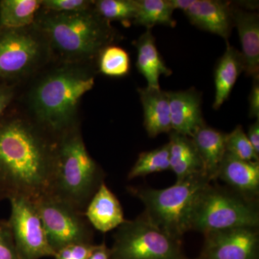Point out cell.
Returning <instances> with one entry per match:
<instances>
[{
	"label": "cell",
	"instance_id": "7c38bea8",
	"mask_svg": "<svg viewBox=\"0 0 259 259\" xmlns=\"http://www.w3.org/2000/svg\"><path fill=\"white\" fill-rule=\"evenodd\" d=\"M233 11L228 2L194 0L185 14L195 26L228 39L233 25Z\"/></svg>",
	"mask_w": 259,
	"mask_h": 259
},
{
	"label": "cell",
	"instance_id": "6da1fadb",
	"mask_svg": "<svg viewBox=\"0 0 259 259\" xmlns=\"http://www.w3.org/2000/svg\"><path fill=\"white\" fill-rule=\"evenodd\" d=\"M56 138L37 123L5 115L0 120V186L6 199L37 200L49 193Z\"/></svg>",
	"mask_w": 259,
	"mask_h": 259
},
{
	"label": "cell",
	"instance_id": "d6986e66",
	"mask_svg": "<svg viewBox=\"0 0 259 259\" xmlns=\"http://www.w3.org/2000/svg\"><path fill=\"white\" fill-rule=\"evenodd\" d=\"M168 144L170 170L176 175L177 182L204 171L202 159L191 138L171 131Z\"/></svg>",
	"mask_w": 259,
	"mask_h": 259
},
{
	"label": "cell",
	"instance_id": "44dd1931",
	"mask_svg": "<svg viewBox=\"0 0 259 259\" xmlns=\"http://www.w3.org/2000/svg\"><path fill=\"white\" fill-rule=\"evenodd\" d=\"M243 71L244 65L241 52L227 44L226 52L218 61L214 73V110L219 109L228 100L237 79Z\"/></svg>",
	"mask_w": 259,
	"mask_h": 259
},
{
	"label": "cell",
	"instance_id": "5b68a950",
	"mask_svg": "<svg viewBox=\"0 0 259 259\" xmlns=\"http://www.w3.org/2000/svg\"><path fill=\"white\" fill-rule=\"evenodd\" d=\"M204 171L186 177L163 190L133 189L145 206L144 215L168 236L182 241L191 230V219L197 198L210 184Z\"/></svg>",
	"mask_w": 259,
	"mask_h": 259
},
{
	"label": "cell",
	"instance_id": "484cf974",
	"mask_svg": "<svg viewBox=\"0 0 259 259\" xmlns=\"http://www.w3.org/2000/svg\"><path fill=\"white\" fill-rule=\"evenodd\" d=\"M99 67L100 72L109 76H125L131 69L128 54L116 46H108L100 54Z\"/></svg>",
	"mask_w": 259,
	"mask_h": 259
},
{
	"label": "cell",
	"instance_id": "603a6c76",
	"mask_svg": "<svg viewBox=\"0 0 259 259\" xmlns=\"http://www.w3.org/2000/svg\"><path fill=\"white\" fill-rule=\"evenodd\" d=\"M137 13L134 23L151 30L156 25L175 27L172 15L174 10L168 0H136Z\"/></svg>",
	"mask_w": 259,
	"mask_h": 259
},
{
	"label": "cell",
	"instance_id": "e0dca14e",
	"mask_svg": "<svg viewBox=\"0 0 259 259\" xmlns=\"http://www.w3.org/2000/svg\"><path fill=\"white\" fill-rule=\"evenodd\" d=\"M144 107V126L150 137L172 131L168 93L160 89L139 90Z\"/></svg>",
	"mask_w": 259,
	"mask_h": 259
},
{
	"label": "cell",
	"instance_id": "ffe728a7",
	"mask_svg": "<svg viewBox=\"0 0 259 259\" xmlns=\"http://www.w3.org/2000/svg\"><path fill=\"white\" fill-rule=\"evenodd\" d=\"M135 46L138 51L136 66L147 81V88L160 89V76H170L172 71L161 59L151 30L147 29L136 40Z\"/></svg>",
	"mask_w": 259,
	"mask_h": 259
},
{
	"label": "cell",
	"instance_id": "836d02e7",
	"mask_svg": "<svg viewBox=\"0 0 259 259\" xmlns=\"http://www.w3.org/2000/svg\"><path fill=\"white\" fill-rule=\"evenodd\" d=\"M111 249L105 244V242L101 244L95 245V248L88 259H110Z\"/></svg>",
	"mask_w": 259,
	"mask_h": 259
},
{
	"label": "cell",
	"instance_id": "f1b7e54d",
	"mask_svg": "<svg viewBox=\"0 0 259 259\" xmlns=\"http://www.w3.org/2000/svg\"><path fill=\"white\" fill-rule=\"evenodd\" d=\"M0 259H20L8 221L0 220Z\"/></svg>",
	"mask_w": 259,
	"mask_h": 259
},
{
	"label": "cell",
	"instance_id": "3957f363",
	"mask_svg": "<svg viewBox=\"0 0 259 259\" xmlns=\"http://www.w3.org/2000/svg\"><path fill=\"white\" fill-rule=\"evenodd\" d=\"M37 28L49 49L69 63L100 55L115 35L110 23L94 8L79 13L49 12Z\"/></svg>",
	"mask_w": 259,
	"mask_h": 259
},
{
	"label": "cell",
	"instance_id": "83f0119b",
	"mask_svg": "<svg viewBox=\"0 0 259 259\" xmlns=\"http://www.w3.org/2000/svg\"><path fill=\"white\" fill-rule=\"evenodd\" d=\"M93 5L87 0H44L41 6L54 13H79L92 9Z\"/></svg>",
	"mask_w": 259,
	"mask_h": 259
},
{
	"label": "cell",
	"instance_id": "ac0fdd59",
	"mask_svg": "<svg viewBox=\"0 0 259 259\" xmlns=\"http://www.w3.org/2000/svg\"><path fill=\"white\" fill-rule=\"evenodd\" d=\"M226 137L227 134L204 124L191 138L202 159L204 172L212 181L217 179L226 153Z\"/></svg>",
	"mask_w": 259,
	"mask_h": 259
},
{
	"label": "cell",
	"instance_id": "4fadbf2b",
	"mask_svg": "<svg viewBox=\"0 0 259 259\" xmlns=\"http://www.w3.org/2000/svg\"><path fill=\"white\" fill-rule=\"evenodd\" d=\"M167 93L172 131L192 138L196 131L204 125L200 95L194 89Z\"/></svg>",
	"mask_w": 259,
	"mask_h": 259
},
{
	"label": "cell",
	"instance_id": "7a4b0ae2",
	"mask_svg": "<svg viewBox=\"0 0 259 259\" xmlns=\"http://www.w3.org/2000/svg\"><path fill=\"white\" fill-rule=\"evenodd\" d=\"M103 182L101 169L88 153L76 126L56 138L48 194L84 214Z\"/></svg>",
	"mask_w": 259,
	"mask_h": 259
},
{
	"label": "cell",
	"instance_id": "9c48e42d",
	"mask_svg": "<svg viewBox=\"0 0 259 259\" xmlns=\"http://www.w3.org/2000/svg\"><path fill=\"white\" fill-rule=\"evenodd\" d=\"M54 251L76 243H93V227L83 213L49 194L34 201Z\"/></svg>",
	"mask_w": 259,
	"mask_h": 259
},
{
	"label": "cell",
	"instance_id": "f546056e",
	"mask_svg": "<svg viewBox=\"0 0 259 259\" xmlns=\"http://www.w3.org/2000/svg\"><path fill=\"white\" fill-rule=\"evenodd\" d=\"M94 243H76L56 252L54 259H88L95 248Z\"/></svg>",
	"mask_w": 259,
	"mask_h": 259
},
{
	"label": "cell",
	"instance_id": "d4e9b609",
	"mask_svg": "<svg viewBox=\"0 0 259 259\" xmlns=\"http://www.w3.org/2000/svg\"><path fill=\"white\" fill-rule=\"evenodd\" d=\"M94 9L107 21H134L137 13L136 0H99L94 2Z\"/></svg>",
	"mask_w": 259,
	"mask_h": 259
},
{
	"label": "cell",
	"instance_id": "ba28073f",
	"mask_svg": "<svg viewBox=\"0 0 259 259\" xmlns=\"http://www.w3.org/2000/svg\"><path fill=\"white\" fill-rule=\"evenodd\" d=\"M47 51V42L39 30L0 27V82L13 84L30 74Z\"/></svg>",
	"mask_w": 259,
	"mask_h": 259
},
{
	"label": "cell",
	"instance_id": "2e32d148",
	"mask_svg": "<svg viewBox=\"0 0 259 259\" xmlns=\"http://www.w3.org/2000/svg\"><path fill=\"white\" fill-rule=\"evenodd\" d=\"M233 25L241 40L244 72L253 79L259 74V18L257 13L233 8Z\"/></svg>",
	"mask_w": 259,
	"mask_h": 259
},
{
	"label": "cell",
	"instance_id": "d6a6232c",
	"mask_svg": "<svg viewBox=\"0 0 259 259\" xmlns=\"http://www.w3.org/2000/svg\"><path fill=\"white\" fill-rule=\"evenodd\" d=\"M246 136L255 152L259 155V119L250 126Z\"/></svg>",
	"mask_w": 259,
	"mask_h": 259
},
{
	"label": "cell",
	"instance_id": "d590c367",
	"mask_svg": "<svg viewBox=\"0 0 259 259\" xmlns=\"http://www.w3.org/2000/svg\"><path fill=\"white\" fill-rule=\"evenodd\" d=\"M4 199H6V196H5L4 191H3V188L0 186V201Z\"/></svg>",
	"mask_w": 259,
	"mask_h": 259
},
{
	"label": "cell",
	"instance_id": "277c9868",
	"mask_svg": "<svg viewBox=\"0 0 259 259\" xmlns=\"http://www.w3.org/2000/svg\"><path fill=\"white\" fill-rule=\"evenodd\" d=\"M94 85L93 76L76 68H61L48 74L30 97L37 125L55 138L75 127L79 100Z\"/></svg>",
	"mask_w": 259,
	"mask_h": 259
},
{
	"label": "cell",
	"instance_id": "1f68e13d",
	"mask_svg": "<svg viewBox=\"0 0 259 259\" xmlns=\"http://www.w3.org/2000/svg\"><path fill=\"white\" fill-rule=\"evenodd\" d=\"M259 76L253 79L249 97V116L259 119Z\"/></svg>",
	"mask_w": 259,
	"mask_h": 259
},
{
	"label": "cell",
	"instance_id": "52a82bcc",
	"mask_svg": "<svg viewBox=\"0 0 259 259\" xmlns=\"http://www.w3.org/2000/svg\"><path fill=\"white\" fill-rule=\"evenodd\" d=\"M110 259H180L182 241L168 236L143 214L125 221L114 236Z\"/></svg>",
	"mask_w": 259,
	"mask_h": 259
},
{
	"label": "cell",
	"instance_id": "4316f807",
	"mask_svg": "<svg viewBox=\"0 0 259 259\" xmlns=\"http://www.w3.org/2000/svg\"><path fill=\"white\" fill-rule=\"evenodd\" d=\"M226 152L235 157L250 162H258L259 155L255 152L241 125H238L231 134H227Z\"/></svg>",
	"mask_w": 259,
	"mask_h": 259
},
{
	"label": "cell",
	"instance_id": "e575fe53",
	"mask_svg": "<svg viewBox=\"0 0 259 259\" xmlns=\"http://www.w3.org/2000/svg\"><path fill=\"white\" fill-rule=\"evenodd\" d=\"M194 0H168L172 9L181 10L185 13L193 4Z\"/></svg>",
	"mask_w": 259,
	"mask_h": 259
},
{
	"label": "cell",
	"instance_id": "7402d4cb",
	"mask_svg": "<svg viewBox=\"0 0 259 259\" xmlns=\"http://www.w3.org/2000/svg\"><path fill=\"white\" fill-rule=\"evenodd\" d=\"M42 5L40 0H2L0 1V27L28 28L35 21Z\"/></svg>",
	"mask_w": 259,
	"mask_h": 259
},
{
	"label": "cell",
	"instance_id": "8992f818",
	"mask_svg": "<svg viewBox=\"0 0 259 259\" xmlns=\"http://www.w3.org/2000/svg\"><path fill=\"white\" fill-rule=\"evenodd\" d=\"M258 205L253 199L233 194L210 184L199 194L191 230L204 233L238 228H258Z\"/></svg>",
	"mask_w": 259,
	"mask_h": 259
},
{
	"label": "cell",
	"instance_id": "8d00e7d4",
	"mask_svg": "<svg viewBox=\"0 0 259 259\" xmlns=\"http://www.w3.org/2000/svg\"><path fill=\"white\" fill-rule=\"evenodd\" d=\"M180 259H200V258H185V257H184V258H180Z\"/></svg>",
	"mask_w": 259,
	"mask_h": 259
},
{
	"label": "cell",
	"instance_id": "cb8c5ba5",
	"mask_svg": "<svg viewBox=\"0 0 259 259\" xmlns=\"http://www.w3.org/2000/svg\"><path fill=\"white\" fill-rule=\"evenodd\" d=\"M170 169L168 144L151 151L141 153L128 174L129 180Z\"/></svg>",
	"mask_w": 259,
	"mask_h": 259
},
{
	"label": "cell",
	"instance_id": "9a60e30c",
	"mask_svg": "<svg viewBox=\"0 0 259 259\" xmlns=\"http://www.w3.org/2000/svg\"><path fill=\"white\" fill-rule=\"evenodd\" d=\"M84 216L93 228L102 233L117 228L125 221L120 202L105 182L89 202Z\"/></svg>",
	"mask_w": 259,
	"mask_h": 259
},
{
	"label": "cell",
	"instance_id": "5bb4252c",
	"mask_svg": "<svg viewBox=\"0 0 259 259\" xmlns=\"http://www.w3.org/2000/svg\"><path fill=\"white\" fill-rule=\"evenodd\" d=\"M217 178L247 198L253 199L259 191V163L243 161L226 152Z\"/></svg>",
	"mask_w": 259,
	"mask_h": 259
},
{
	"label": "cell",
	"instance_id": "8fae6325",
	"mask_svg": "<svg viewBox=\"0 0 259 259\" xmlns=\"http://www.w3.org/2000/svg\"><path fill=\"white\" fill-rule=\"evenodd\" d=\"M258 228H238L204 235L200 259H259Z\"/></svg>",
	"mask_w": 259,
	"mask_h": 259
},
{
	"label": "cell",
	"instance_id": "30bf717a",
	"mask_svg": "<svg viewBox=\"0 0 259 259\" xmlns=\"http://www.w3.org/2000/svg\"><path fill=\"white\" fill-rule=\"evenodd\" d=\"M11 214L8 220L20 259H40L55 256L47 240L41 218L35 204L22 197L8 199Z\"/></svg>",
	"mask_w": 259,
	"mask_h": 259
},
{
	"label": "cell",
	"instance_id": "4dcf8cb0",
	"mask_svg": "<svg viewBox=\"0 0 259 259\" xmlns=\"http://www.w3.org/2000/svg\"><path fill=\"white\" fill-rule=\"evenodd\" d=\"M15 95V86L0 82V120L11 105Z\"/></svg>",
	"mask_w": 259,
	"mask_h": 259
}]
</instances>
